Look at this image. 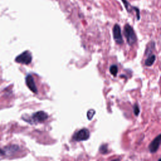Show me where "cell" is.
<instances>
[{
  "mask_svg": "<svg viewBox=\"0 0 161 161\" xmlns=\"http://www.w3.org/2000/svg\"><path fill=\"white\" fill-rule=\"evenodd\" d=\"M123 34L129 46H133L137 42V36L134 28L129 24H126L124 26Z\"/></svg>",
  "mask_w": 161,
  "mask_h": 161,
  "instance_id": "6da1fadb",
  "label": "cell"
},
{
  "mask_svg": "<svg viewBox=\"0 0 161 161\" xmlns=\"http://www.w3.org/2000/svg\"><path fill=\"white\" fill-rule=\"evenodd\" d=\"M48 119V115L43 111H40L33 114L30 120H28V123H42L45 122Z\"/></svg>",
  "mask_w": 161,
  "mask_h": 161,
  "instance_id": "7a4b0ae2",
  "label": "cell"
},
{
  "mask_svg": "<svg viewBox=\"0 0 161 161\" xmlns=\"http://www.w3.org/2000/svg\"><path fill=\"white\" fill-rule=\"evenodd\" d=\"M32 61V56L31 53L26 50L22 53L20 55L17 56L15 58V61L18 63L28 65L29 64H30Z\"/></svg>",
  "mask_w": 161,
  "mask_h": 161,
  "instance_id": "3957f363",
  "label": "cell"
},
{
  "mask_svg": "<svg viewBox=\"0 0 161 161\" xmlns=\"http://www.w3.org/2000/svg\"><path fill=\"white\" fill-rule=\"evenodd\" d=\"M90 137V131L86 128H83L76 132L74 136H73V139L76 141H85L88 140Z\"/></svg>",
  "mask_w": 161,
  "mask_h": 161,
  "instance_id": "277c9868",
  "label": "cell"
},
{
  "mask_svg": "<svg viewBox=\"0 0 161 161\" xmlns=\"http://www.w3.org/2000/svg\"><path fill=\"white\" fill-rule=\"evenodd\" d=\"M113 38L115 42L119 45H122L123 43V40L122 35L121 28L119 24H115L113 28Z\"/></svg>",
  "mask_w": 161,
  "mask_h": 161,
  "instance_id": "5b68a950",
  "label": "cell"
},
{
  "mask_svg": "<svg viewBox=\"0 0 161 161\" xmlns=\"http://www.w3.org/2000/svg\"><path fill=\"white\" fill-rule=\"evenodd\" d=\"M19 149L18 145H10L4 149H0V156L10 155L16 153Z\"/></svg>",
  "mask_w": 161,
  "mask_h": 161,
  "instance_id": "8992f818",
  "label": "cell"
},
{
  "mask_svg": "<svg viewBox=\"0 0 161 161\" xmlns=\"http://www.w3.org/2000/svg\"><path fill=\"white\" fill-rule=\"evenodd\" d=\"M26 84L28 87L30 89V91H32L33 93L37 94L38 92L37 86L35 84V83L34 81V78L31 74H28L26 77Z\"/></svg>",
  "mask_w": 161,
  "mask_h": 161,
  "instance_id": "52a82bcc",
  "label": "cell"
},
{
  "mask_svg": "<svg viewBox=\"0 0 161 161\" xmlns=\"http://www.w3.org/2000/svg\"><path fill=\"white\" fill-rule=\"evenodd\" d=\"M160 140H161V137L160 135H159L149 145V151L152 153V154H154L155 153L158 149L160 147Z\"/></svg>",
  "mask_w": 161,
  "mask_h": 161,
  "instance_id": "ba28073f",
  "label": "cell"
},
{
  "mask_svg": "<svg viewBox=\"0 0 161 161\" xmlns=\"http://www.w3.org/2000/svg\"><path fill=\"white\" fill-rule=\"evenodd\" d=\"M155 55L154 54H150L149 55L148 57L147 58V59L145 60V65L146 66H148V67H150L151 66H152L154 64V63L155 62Z\"/></svg>",
  "mask_w": 161,
  "mask_h": 161,
  "instance_id": "9c48e42d",
  "label": "cell"
},
{
  "mask_svg": "<svg viewBox=\"0 0 161 161\" xmlns=\"http://www.w3.org/2000/svg\"><path fill=\"white\" fill-rule=\"evenodd\" d=\"M118 71H119V69H118V67H117L116 65L113 64V65L110 66V72L113 76H116L117 75V73H118Z\"/></svg>",
  "mask_w": 161,
  "mask_h": 161,
  "instance_id": "30bf717a",
  "label": "cell"
},
{
  "mask_svg": "<svg viewBox=\"0 0 161 161\" xmlns=\"http://www.w3.org/2000/svg\"><path fill=\"white\" fill-rule=\"evenodd\" d=\"M122 2H123V3L128 12H130L132 11V10H134V6H131L130 5V3L128 2L127 0H122Z\"/></svg>",
  "mask_w": 161,
  "mask_h": 161,
  "instance_id": "8fae6325",
  "label": "cell"
},
{
  "mask_svg": "<svg viewBox=\"0 0 161 161\" xmlns=\"http://www.w3.org/2000/svg\"><path fill=\"white\" fill-rule=\"evenodd\" d=\"M99 152L103 154H107L108 151V145L107 144H104V145H102L100 148H99Z\"/></svg>",
  "mask_w": 161,
  "mask_h": 161,
  "instance_id": "7c38bea8",
  "label": "cell"
},
{
  "mask_svg": "<svg viewBox=\"0 0 161 161\" xmlns=\"http://www.w3.org/2000/svg\"><path fill=\"white\" fill-rule=\"evenodd\" d=\"M95 113H96V111L93 109L90 110L88 111H87V119H88L89 120H92V119L93 118V116L95 115Z\"/></svg>",
  "mask_w": 161,
  "mask_h": 161,
  "instance_id": "4fadbf2b",
  "label": "cell"
},
{
  "mask_svg": "<svg viewBox=\"0 0 161 161\" xmlns=\"http://www.w3.org/2000/svg\"><path fill=\"white\" fill-rule=\"evenodd\" d=\"M134 112L135 116H138L140 113V108L137 104H135L134 107Z\"/></svg>",
  "mask_w": 161,
  "mask_h": 161,
  "instance_id": "5bb4252c",
  "label": "cell"
},
{
  "mask_svg": "<svg viewBox=\"0 0 161 161\" xmlns=\"http://www.w3.org/2000/svg\"><path fill=\"white\" fill-rule=\"evenodd\" d=\"M111 161H120V160L119 159H114V160H113Z\"/></svg>",
  "mask_w": 161,
  "mask_h": 161,
  "instance_id": "9a60e30c",
  "label": "cell"
}]
</instances>
